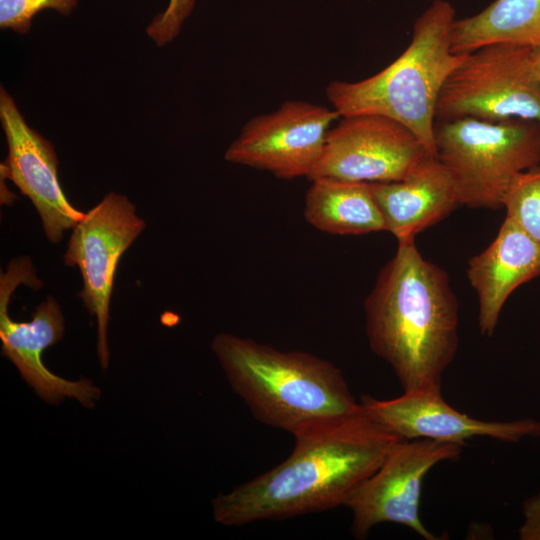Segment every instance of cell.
Returning a JSON list of instances; mask_svg holds the SVG:
<instances>
[{
    "instance_id": "obj_1",
    "label": "cell",
    "mask_w": 540,
    "mask_h": 540,
    "mask_svg": "<svg viewBox=\"0 0 540 540\" xmlns=\"http://www.w3.org/2000/svg\"><path fill=\"white\" fill-rule=\"evenodd\" d=\"M290 455L212 501L224 526L276 521L345 506L403 439L362 406L294 434Z\"/></svg>"
},
{
    "instance_id": "obj_2",
    "label": "cell",
    "mask_w": 540,
    "mask_h": 540,
    "mask_svg": "<svg viewBox=\"0 0 540 540\" xmlns=\"http://www.w3.org/2000/svg\"><path fill=\"white\" fill-rule=\"evenodd\" d=\"M458 301L448 273L425 259L415 241L398 243L364 302L371 350L404 392H441L458 345Z\"/></svg>"
},
{
    "instance_id": "obj_3",
    "label": "cell",
    "mask_w": 540,
    "mask_h": 540,
    "mask_svg": "<svg viewBox=\"0 0 540 540\" xmlns=\"http://www.w3.org/2000/svg\"><path fill=\"white\" fill-rule=\"evenodd\" d=\"M211 347L233 391L265 425L294 434L360 407L326 359L230 333L216 335Z\"/></svg>"
},
{
    "instance_id": "obj_4",
    "label": "cell",
    "mask_w": 540,
    "mask_h": 540,
    "mask_svg": "<svg viewBox=\"0 0 540 540\" xmlns=\"http://www.w3.org/2000/svg\"><path fill=\"white\" fill-rule=\"evenodd\" d=\"M454 21L451 3L434 0L416 19L408 47L391 64L360 81L328 84L325 94L332 108L340 117L375 114L391 118L436 156L438 97L447 77L467 54L451 49Z\"/></svg>"
},
{
    "instance_id": "obj_5",
    "label": "cell",
    "mask_w": 540,
    "mask_h": 540,
    "mask_svg": "<svg viewBox=\"0 0 540 540\" xmlns=\"http://www.w3.org/2000/svg\"><path fill=\"white\" fill-rule=\"evenodd\" d=\"M436 156L460 205L499 209L512 180L540 164V124L521 119L436 120Z\"/></svg>"
},
{
    "instance_id": "obj_6",
    "label": "cell",
    "mask_w": 540,
    "mask_h": 540,
    "mask_svg": "<svg viewBox=\"0 0 540 540\" xmlns=\"http://www.w3.org/2000/svg\"><path fill=\"white\" fill-rule=\"evenodd\" d=\"M529 52L530 47L493 43L467 53L440 91L436 120L540 124V82L532 73Z\"/></svg>"
},
{
    "instance_id": "obj_7",
    "label": "cell",
    "mask_w": 540,
    "mask_h": 540,
    "mask_svg": "<svg viewBox=\"0 0 540 540\" xmlns=\"http://www.w3.org/2000/svg\"><path fill=\"white\" fill-rule=\"evenodd\" d=\"M42 287L27 256L13 259L0 277V338L2 354L18 369L22 378L44 401L57 404L66 397L93 408L101 395L89 379L71 381L53 374L42 361L44 350L64 334V317L57 301L48 296L35 309L31 321H14L8 313L11 296L19 285Z\"/></svg>"
},
{
    "instance_id": "obj_8",
    "label": "cell",
    "mask_w": 540,
    "mask_h": 540,
    "mask_svg": "<svg viewBox=\"0 0 540 540\" xmlns=\"http://www.w3.org/2000/svg\"><path fill=\"white\" fill-rule=\"evenodd\" d=\"M145 227L126 196L110 192L72 228L64 262L77 266L83 281L79 294L97 319V353L102 369L109 365L107 330L117 265Z\"/></svg>"
},
{
    "instance_id": "obj_9",
    "label": "cell",
    "mask_w": 540,
    "mask_h": 540,
    "mask_svg": "<svg viewBox=\"0 0 540 540\" xmlns=\"http://www.w3.org/2000/svg\"><path fill=\"white\" fill-rule=\"evenodd\" d=\"M461 448L455 443L431 439L401 440L345 505L352 513L354 536L363 539L380 523H396L425 540L440 539L420 518L422 486L434 466L455 461Z\"/></svg>"
},
{
    "instance_id": "obj_10",
    "label": "cell",
    "mask_w": 540,
    "mask_h": 540,
    "mask_svg": "<svg viewBox=\"0 0 540 540\" xmlns=\"http://www.w3.org/2000/svg\"><path fill=\"white\" fill-rule=\"evenodd\" d=\"M339 117L332 107L286 101L271 113L251 118L226 150L225 159L281 179H309Z\"/></svg>"
},
{
    "instance_id": "obj_11",
    "label": "cell",
    "mask_w": 540,
    "mask_h": 540,
    "mask_svg": "<svg viewBox=\"0 0 540 540\" xmlns=\"http://www.w3.org/2000/svg\"><path fill=\"white\" fill-rule=\"evenodd\" d=\"M427 155L431 154L417 137L391 118L375 114L341 117L329 130L309 180L397 181Z\"/></svg>"
},
{
    "instance_id": "obj_12",
    "label": "cell",
    "mask_w": 540,
    "mask_h": 540,
    "mask_svg": "<svg viewBox=\"0 0 540 540\" xmlns=\"http://www.w3.org/2000/svg\"><path fill=\"white\" fill-rule=\"evenodd\" d=\"M0 120L8 145L1 165L37 210L49 241L59 242L84 216L66 198L58 179V159L50 141L28 126L13 97L1 86Z\"/></svg>"
},
{
    "instance_id": "obj_13",
    "label": "cell",
    "mask_w": 540,
    "mask_h": 540,
    "mask_svg": "<svg viewBox=\"0 0 540 540\" xmlns=\"http://www.w3.org/2000/svg\"><path fill=\"white\" fill-rule=\"evenodd\" d=\"M360 402L377 422L403 440L431 439L463 447L474 437L519 442L540 436V421L476 419L446 403L441 392L403 391L399 397L386 400L365 395Z\"/></svg>"
},
{
    "instance_id": "obj_14",
    "label": "cell",
    "mask_w": 540,
    "mask_h": 540,
    "mask_svg": "<svg viewBox=\"0 0 540 540\" xmlns=\"http://www.w3.org/2000/svg\"><path fill=\"white\" fill-rule=\"evenodd\" d=\"M539 275L540 244L505 217L493 241L468 262L467 277L477 294L482 335H493L508 297Z\"/></svg>"
},
{
    "instance_id": "obj_15",
    "label": "cell",
    "mask_w": 540,
    "mask_h": 540,
    "mask_svg": "<svg viewBox=\"0 0 540 540\" xmlns=\"http://www.w3.org/2000/svg\"><path fill=\"white\" fill-rule=\"evenodd\" d=\"M385 223L398 243L415 241L420 232L460 206L453 182L436 156L427 155L405 178L369 183Z\"/></svg>"
},
{
    "instance_id": "obj_16",
    "label": "cell",
    "mask_w": 540,
    "mask_h": 540,
    "mask_svg": "<svg viewBox=\"0 0 540 540\" xmlns=\"http://www.w3.org/2000/svg\"><path fill=\"white\" fill-rule=\"evenodd\" d=\"M310 181L304 216L313 227L337 235L385 231L369 183L330 178Z\"/></svg>"
},
{
    "instance_id": "obj_17",
    "label": "cell",
    "mask_w": 540,
    "mask_h": 540,
    "mask_svg": "<svg viewBox=\"0 0 540 540\" xmlns=\"http://www.w3.org/2000/svg\"><path fill=\"white\" fill-rule=\"evenodd\" d=\"M493 43L540 45V0H495L473 16L455 19L454 53H470Z\"/></svg>"
},
{
    "instance_id": "obj_18",
    "label": "cell",
    "mask_w": 540,
    "mask_h": 540,
    "mask_svg": "<svg viewBox=\"0 0 540 540\" xmlns=\"http://www.w3.org/2000/svg\"><path fill=\"white\" fill-rule=\"evenodd\" d=\"M502 207L507 218L540 244V164L514 177Z\"/></svg>"
},
{
    "instance_id": "obj_19",
    "label": "cell",
    "mask_w": 540,
    "mask_h": 540,
    "mask_svg": "<svg viewBox=\"0 0 540 540\" xmlns=\"http://www.w3.org/2000/svg\"><path fill=\"white\" fill-rule=\"evenodd\" d=\"M77 4L78 0H0V27L26 34L40 11L52 9L68 16Z\"/></svg>"
},
{
    "instance_id": "obj_20",
    "label": "cell",
    "mask_w": 540,
    "mask_h": 540,
    "mask_svg": "<svg viewBox=\"0 0 540 540\" xmlns=\"http://www.w3.org/2000/svg\"><path fill=\"white\" fill-rule=\"evenodd\" d=\"M196 0H169L163 12L157 14L147 26V35L162 46L172 41L190 16Z\"/></svg>"
},
{
    "instance_id": "obj_21",
    "label": "cell",
    "mask_w": 540,
    "mask_h": 540,
    "mask_svg": "<svg viewBox=\"0 0 540 540\" xmlns=\"http://www.w3.org/2000/svg\"><path fill=\"white\" fill-rule=\"evenodd\" d=\"M524 521L519 528L521 540H540V492L530 496L523 503Z\"/></svg>"
},
{
    "instance_id": "obj_22",
    "label": "cell",
    "mask_w": 540,
    "mask_h": 540,
    "mask_svg": "<svg viewBox=\"0 0 540 540\" xmlns=\"http://www.w3.org/2000/svg\"><path fill=\"white\" fill-rule=\"evenodd\" d=\"M529 61L534 77L540 82V45L530 47Z\"/></svg>"
}]
</instances>
